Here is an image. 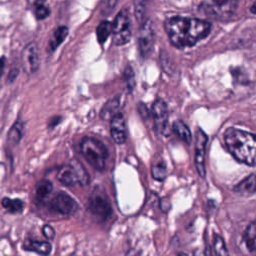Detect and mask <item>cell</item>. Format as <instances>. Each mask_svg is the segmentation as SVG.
<instances>
[{
    "mask_svg": "<svg viewBox=\"0 0 256 256\" xmlns=\"http://www.w3.org/2000/svg\"><path fill=\"white\" fill-rule=\"evenodd\" d=\"M130 37H131V32L129 29L118 34H114V42L116 45H123L130 40Z\"/></svg>",
    "mask_w": 256,
    "mask_h": 256,
    "instance_id": "obj_28",
    "label": "cell"
},
{
    "mask_svg": "<svg viewBox=\"0 0 256 256\" xmlns=\"http://www.w3.org/2000/svg\"><path fill=\"white\" fill-rule=\"evenodd\" d=\"M75 170H76V173H77V176H78V179H79V185L81 186H85L89 183V175L86 171V169L84 168V166L76 159H73L71 162H70Z\"/></svg>",
    "mask_w": 256,
    "mask_h": 256,
    "instance_id": "obj_21",
    "label": "cell"
},
{
    "mask_svg": "<svg viewBox=\"0 0 256 256\" xmlns=\"http://www.w3.org/2000/svg\"><path fill=\"white\" fill-rule=\"evenodd\" d=\"M152 177L157 181H163L167 177V167L163 162H158L151 167Z\"/></svg>",
    "mask_w": 256,
    "mask_h": 256,
    "instance_id": "obj_24",
    "label": "cell"
},
{
    "mask_svg": "<svg viewBox=\"0 0 256 256\" xmlns=\"http://www.w3.org/2000/svg\"><path fill=\"white\" fill-rule=\"evenodd\" d=\"M172 129H173L174 133H175L182 141H184V142H186V143H190L191 138H192L191 132H190L189 128L187 127V125H186L184 122H182V121H180V120L175 121V122L173 123V125H172Z\"/></svg>",
    "mask_w": 256,
    "mask_h": 256,
    "instance_id": "obj_17",
    "label": "cell"
},
{
    "mask_svg": "<svg viewBox=\"0 0 256 256\" xmlns=\"http://www.w3.org/2000/svg\"><path fill=\"white\" fill-rule=\"evenodd\" d=\"M250 11H251V13H253V14H255L256 15V0L254 1V3L251 5V7H250Z\"/></svg>",
    "mask_w": 256,
    "mask_h": 256,
    "instance_id": "obj_35",
    "label": "cell"
},
{
    "mask_svg": "<svg viewBox=\"0 0 256 256\" xmlns=\"http://www.w3.org/2000/svg\"><path fill=\"white\" fill-rule=\"evenodd\" d=\"M50 208L62 215H70L77 211V202L67 193L58 192L50 201Z\"/></svg>",
    "mask_w": 256,
    "mask_h": 256,
    "instance_id": "obj_5",
    "label": "cell"
},
{
    "mask_svg": "<svg viewBox=\"0 0 256 256\" xmlns=\"http://www.w3.org/2000/svg\"><path fill=\"white\" fill-rule=\"evenodd\" d=\"M138 46L139 51L143 57H146L150 54L154 46V30L151 21L146 20L139 31L138 37Z\"/></svg>",
    "mask_w": 256,
    "mask_h": 256,
    "instance_id": "obj_9",
    "label": "cell"
},
{
    "mask_svg": "<svg viewBox=\"0 0 256 256\" xmlns=\"http://www.w3.org/2000/svg\"><path fill=\"white\" fill-rule=\"evenodd\" d=\"M193 256H204V254H203V252H201L200 250H196L195 252H194V255Z\"/></svg>",
    "mask_w": 256,
    "mask_h": 256,
    "instance_id": "obj_36",
    "label": "cell"
},
{
    "mask_svg": "<svg viewBox=\"0 0 256 256\" xmlns=\"http://www.w3.org/2000/svg\"><path fill=\"white\" fill-rule=\"evenodd\" d=\"M177 256H188V255H187V254H185V253H182V252H181V253H179Z\"/></svg>",
    "mask_w": 256,
    "mask_h": 256,
    "instance_id": "obj_37",
    "label": "cell"
},
{
    "mask_svg": "<svg viewBox=\"0 0 256 256\" xmlns=\"http://www.w3.org/2000/svg\"><path fill=\"white\" fill-rule=\"evenodd\" d=\"M1 203L2 206L11 213H18L23 209V202L20 199H10L6 197L2 200Z\"/></svg>",
    "mask_w": 256,
    "mask_h": 256,
    "instance_id": "obj_23",
    "label": "cell"
},
{
    "mask_svg": "<svg viewBox=\"0 0 256 256\" xmlns=\"http://www.w3.org/2000/svg\"><path fill=\"white\" fill-rule=\"evenodd\" d=\"M80 150L85 160L94 169L98 171L104 170L108 158V150L100 140L86 136L81 140Z\"/></svg>",
    "mask_w": 256,
    "mask_h": 256,
    "instance_id": "obj_3",
    "label": "cell"
},
{
    "mask_svg": "<svg viewBox=\"0 0 256 256\" xmlns=\"http://www.w3.org/2000/svg\"><path fill=\"white\" fill-rule=\"evenodd\" d=\"M24 249L28 251H34L43 256H48L51 252L52 247L47 241H36L28 239L24 242Z\"/></svg>",
    "mask_w": 256,
    "mask_h": 256,
    "instance_id": "obj_13",
    "label": "cell"
},
{
    "mask_svg": "<svg viewBox=\"0 0 256 256\" xmlns=\"http://www.w3.org/2000/svg\"><path fill=\"white\" fill-rule=\"evenodd\" d=\"M243 240L250 251L256 250V220L252 221L245 229Z\"/></svg>",
    "mask_w": 256,
    "mask_h": 256,
    "instance_id": "obj_16",
    "label": "cell"
},
{
    "mask_svg": "<svg viewBox=\"0 0 256 256\" xmlns=\"http://www.w3.org/2000/svg\"><path fill=\"white\" fill-rule=\"evenodd\" d=\"M88 207L91 214L101 222L106 221L112 214L110 203L102 196H91L88 202Z\"/></svg>",
    "mask_w": 256,
    "mask_h": 256,
    "instance_id": "obj_8",
    "label": "cell"
},
{
    "mask_svg": "<svg viewBox=\"0 0 256 256\" xmlns=\"http://www.w3.org/2000/svg\"><path fill=\"white\" fill-rule=\"evenodd\" d=\"M42 233H43V235H44L46 238H48V239H52V238H54V236H55V230H54V228H53L51 225H49V224H46V225L43 226V228H42Z\"/></svg>",
    "mask_w": 256,
    "mask_h": 256,
    "instance_id": "obj_30",
    "label": "cell"
},
{
    "mask_svg": "<svg viewBox=\"0 0 256 256\" xmlns=\"http://www.w3.org/2000/svg\"><path fill=\"white\" fill-rule=\"evenodd\" d=\"M129 24H130V19H129V14L127 10H121L115 17L113 23H112V29L114 34L121 33L123 31L129 30Z\"/></svg>",
    "mask_w": 256,
    "mask_h": 256,
    "instance_id": "obj_15",
    "label": "cell"
},
{
    "mask_svg": "<svg viewBox=\"0 0 256 256\" xmlns=\"http://www.w3.org/2000/svg\"><path fill=\"white\" fill-rule=\"evenodd\" d=\"M23 135V124L17 121L8 133V140L12 144H17L21 140Z\"/></svg>",
    "mask_w": 256,
    "mask_h": 256,
    "instance_id": "obj_22",
    "label": "cell"
},
{
    "mask_svg": "<svg viewBox=\"0 0 256 256\" xmlns=\"http://www.w3.org/2000/svg\"><path fill=\"white\" fill-rule=\"evenodd\" d=\"M213 248L216 256H229L225 242L223 238L218 234H215L213 237Z\"/></svg>",
    "mask_w": 256,
    "mask_h": 256,
    "instance_id": "obj_25",
    "label": "cell"
},
{
    "mask_svg": "<svg viewBox=\"0 0 256 256\" xmlns=\"http://www.w3.org/2000/svg\"><path fill=\"white\" fill-rule=\"evenodd\" d=\"M237 7L238 0H203L198 10L210 18L224 20L234 15Z\"/></svg>",
    "mask_w": 256,
    "mask_h": 256,
    "instance_id": "obj_4",
    "label": "cell"
},
{
    "mask_svg": "<svg viewBox=\"0 0 256 256\" xmlns=\"http://www.w3.org/2000/svg\"><path fill=\"white\" fill-rule=\"evenodd\" d=\"M152 116L155 123L156 130L163 134L167 135L168 132V109L166 103L162 99H157L152 105Z\"/></svg>",
    "mask_w": 256,
    "mask_h": 256,
    "instance_id": "obj_7",
    "label": "cell"
},
{
    "mask_svg": "<svg viewBox=\"0 0 256 256\" xmlns=\"http://www.w3.org/2000/svg\"><path fill=\"white\" fill-rule=\"evenodd\" d=\"M126 256H139V253L135 250H130Z\"/></svg>",
    "mask_w": 256,
    "mask_h": 256,
    "instance_id": "obj_34",
    "label": "cell"
},
{
    "mask_svg": "<svg viewBox=\"0 0 256 256\" xmlns=\"http://www.w3.org/2000/svg\"><path fill=\"white\" fill-rule=\"evenodd\" d=\"M148 0H134V14L139 23L143 22V18L145 15L146 11V6H147Z\"/></svg>",
    "mask_w": 256,
    "mask_h": 256,
    "instance_id": "obj_27",
    "label": "cell"
},
{
    "mask_svg": "<svg viewBox=\"0 0 256 256\" xmlns=\"http://www.w3.org/2000/svg\"><path fill=\"white\" fill-rule=\"evenodd\" d=\"M234 191L240 194L256 193V173L247 176L241 182H239L234 187Z\"/></svg>",
    "mask_w": 256,
    "mask_h": 256,
    "instance_id": "obj_14",
    "label": "cell"
},
{
    "mask_svg": "<svg viewBox=\"0 0 256 256\" xmlns=\"http://www.w3.org/2000/svg\"><path fill=\"white\" fill-rule=\"evenodd\" d=\"M49 13H50V10L46 6H44L43 4L36 6L35 15H36L37 19H39V20L44 19V18H46L49 15Z\"/></svg>",
    "mask_w": 256,
    "mask_h": 256,
    "instance_id": "obj_29",
    "label": "cell"
},
{
    "mask_svg": "<svg viewBox=\"0 0 256 256\" xmlns=\"http://www.w3.org/2000/svg\"><path fill=\"white\" fill-rule=\"evenodd\" d=\"M112 31H113V29H112L111 22H109L107 20L100 22V24L96 28V36H97L98 42L104 43Z\"/></svg>",
    "mask_w": 256,
    "mask_h": 256,
    "instance_id": "obj_19",
    "label": "cell"
},
{
    "mask_svg": "<svg viewBox=\"0 0 256 256\" xmlns=\"http://www.w3.org/2000/svg\"><path fill=\"white\" fill-rule=\"evenodd\" d=\"M53 188V185L48 180H42L40 181L36 186V196L38 199L45 198L48 194L51 193Z\"/></svg>",
    "mask_w": 256,
    "mask_h": 256,
    "instance_id": "obj_26",
    "label": "cell"
},
{
    "mask_svg": "<svg viewBox=\"0 0 256 256\" xmlns=\"http://www.w3.org/2000/svg\"><path fill=\"white\" fill-rule=\"evenodd\" d=\"M164 28L171 44L183 49L192 47L207 37L211 31V24L203 19L173 16L165 21Z\"/></svg>",
    "mask_w": 256,
    "mask_h": 256,
    "instance_id": "obj_1",
    "label": "cell"
},
{
    "mask_svg": "<svg viewBox=\"0 0 256 256\" xmlns=\"http://www.w3.org/2000/svg\"><path fill=\"white\" fill-rule=\"evenodd\" d=\"M28 3H30L31 5H35V6H38V5H41L45 2V0H27Z\"/></svg>",
    "mask_w": 256,
    "mask_h": 256,
    "instance_id": "obj_33",
    "label": "cell"
},
{
    "mask_svg": "<svg viewBox=\"0 0 256 256\" xmlns=\"http://www.w3.org/2000/svg\"><path fill=\"white\" fill-rule=\"evenodd\" d=\"M224 143L228 152L239 162L256 165V135L234 127L226 129Z\"/></svg>",
    "mask_w": 256,
    "mask_h": 256,
    "instance_id": "obj_2",
    "label": "cell"
},
{
    "mask_svg": "<svg viewBox=\"0 0 256 256\" xmlns=\"http://www.w3.org/2000/svg\"><path fill=\"white\" fill-rule=\"evenodd\" d=\"M57 179L65 186H75L76 184H79L76 170L71 163L60 167L57 173Z\"/></svg>",
    "mask_w": 256,
    "mask_h": 256,
    "instance_id": "obj_12",
    "label": "cell"
},
{
    "mask_svg": "<svg viewBox=\"0 0 256 256\" xmlns=\"http://www.w3.org/2000/svg\"><path fill=\"white\" fill-rule=\"evenodd\" d=\"M4 68H5V58L0 57V77L2 76V74L4 72Z\"/></svg>",
    "mask_w": 256,
    "mask_h": 256,
    "instance_id": "obj_32",
    "label": "cell"
},
{
    "mask_svg": "<svg viewBox=\"0 0 256 256\" xmlns=\"http://www.w3.org/2000/svg\"><path fill=\"white\" fill-rule=\"evenodd\" d=\"M118 106H119L118 98H113V99L109 100L101 110V113H100L101 118L104 120L112 119V117L117 113L116 111H117Z\"/></svg>",
    "mask_w": 256,
    "mask_h": 256,
    "instance_id": "obj_18",
    "label": "cell"
},
{
    "mask_svg": "<svg viewBox=\"0 0 256 256\" xmlns=\"http://www.w3.org/2000/svg\"><path fill=\"white\" fill-rule=\"evenodd\" d=\"M68 35V28L66 26H60L58 27L53 34V38L50 41V48L51 49H56L58 45H60L65 38Z\"/></svg>",
    "mask_w": 256,
    "mask_h": 256,
    "instance_id": "obj_20",
    "label": "cell"
},
{
    "mask_svg": "<svg viewBox=\"0 0 256 256\" xmlns=\"http://www.w3.org/2000/svg\"><path fill=\"white\" fill-rule=\"evenodd\" d=\"M208 137L202 129H197L195 135V165L199 176L205 177V153Z\"/></svg>",
    "mask_w": 256,
    "mask_h": 256,
    "instance_id": "obj_6",
    "label": "cell"
},
{
    "mask_svg": "<svg viewBox=\"0 0 256 256\" xmlns=\"http://www.w3.org/2000/svg\"><path fill=\"white\" fill-rule=\"evenodd\" d=\"M125 76H126V79H127V82H128V87L129 89H133L134 87V73H133V70L128 66L127 70L125 71Z\"/></svg>",
    "mask_w": 256,
    "mask_h": 256,
    "instance_id": "obj_31",
    "label": "cell"
},
{
    "mask_svg": "<svg viewBox=\"0 0 256 256\" xmlns=\"http://www.w3.org/2000/svg\"><path fill=\"white\" fill-rule=\"evenodd\" d=\"M110 133L117 144H123L126 141V124L122 113H116L110 122Z\"/></svg>",
    "mask_w": 256,
    "mask_h": 256,
    "instance_id": "obj_11",
    "label": "cell"
},
{
    "mask_svg": "<svg viewBox=\"0 0 256 256\" xmlns=\"http://www.w3.org/2000/svg\"><path fill=\"white\" fill-rule=\"evenodd\" d=\"M40 62L39 49L36 43L32 42L26 45L22 52V67L26 73H34L38 67Z\"/></svg>",
    "mask_w": 256,
    "mask_h": 256,
    "instance_id": "obj_10",
    "label": "cell"
}]
</instances>
